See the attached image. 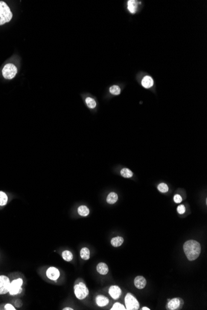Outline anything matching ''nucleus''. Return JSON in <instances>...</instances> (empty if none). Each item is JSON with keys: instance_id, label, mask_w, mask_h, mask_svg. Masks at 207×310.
I'll list each match as a JSON object with an SVG mask.
<instances>
[{"instance_id": "obj_1", "label": "nucleus", "mask_w": 207, "mask_h": 310, "mask_svg": "<svg viewBox=\"0 0 207 310\" xmlns=\"http://www.w3.org/2000/svg\"><path fill=\"white\" fill-rule=\"evenodd\" d=\"M183 248L187 258L190 261L197 259L201 253L200 244L194 240L187 241L183 245Z\"/></svg>"}, {"instance_id": "obj_2", "label": "nucleus", "mask_w": 207, "mask_h": 310, "mask_svg": "<svg viewBox=\"0 0 207 310\" xmlns=\"http://www.w3.org/2000/svg\"><path fill=\"white\" fill-rule=\"evenodd\" d=\"M13 17V13L9 6L4 2H0V26L9 22Z\"/></svg>"}, {"instance_id": "obj_3", "label": "nucleus", "mask_w": 207, "mask_h": 310, "mask_svg": "<svg viewBox=\"0 0 207 310\" xmlns=\"http://www.w3.org/2000/svg\"><path fill=\"white\" fill-rule=\"evenodd\" d=\"M74 293L78 299L83 300L87 297L89 290L83 282H79L74 286Z\"/></svg>"}, {"instance_id": "obj_4", "label": "nucleus", "mask_w": 207, "mask_h": 310, "mask_svg": "<svg viewBox=\"0 0 207 310\" xmlns=\"http://www.w3.org/2000/svg\"><path fill=\"white\" fill-rule=\"evenodd\" d=\"M125 303L126 309L128 310H137L140 308L139 302L136 298L130 293H128L125 298Z\"/></svg>"}, {"instance_id": "obj_5", "label": "nucleus", "mask_w": 207, "mask_h": 310, "mask_svg": "<svg viewBox=\"0 0 207 310\" xmlns=\"http://www.w3.org/2000/svg\"><path fill=\"white\" fill-rule=\"evenodd\" d=\"M17 68L11 63H8L6 64L2 70V74L3 77L6 79H12L14 78L17 74Z\"/></svg>"}, {"instance_id": "obj_6", "label": "nucleus", "mask_w": 207, "mask_h": 310, "mask_svg": "<svg viewBox=\"0 0 207 310\" xmlns=\"http://www.w3.org/2000/svg\"><path fill=\"white\" fill-rule=\"evenodd\" d=\"M23 280L22 279L19 278L13 280L9 285V293L11 295H17L22 292L21 286L22 285Z\"/></svg>"}, {"instance_id": "obj_7", "label": "nucleus", "mask_w": 207, "mask_h": 310, "mask_svg": "<svg viewBox=\"0 0 207 310\" xmlns=\"http://www.w3.org/2000/svg\"><path fill=\"white\" fill-rule=\"evenodd\" d=\"M9 279L4 275L0 276V295H5L9 293L10 285Z\"/></svg>"}, {"instance_id": "obj_8", "label": "nucleus", "mask_w": 207, "mask_h": 310, "mask_svg": "<svg viewBox=\"0 0 207 310\" xmlns=\"http://www.w3.org/2000/svg\"><path fill=\"white\" fill-rule=\"evenodd\" d=\"M183 304V301L180 298H174L171 300L168 305L167 309L169 310H176L180 308Z\"/></svg>"}, {"instance_id": "obj_9", "label": "nucleus", "mask_w": 207, "mask_h": 310, "mask_svg": "<svg viewBox=\"0 0 207 310\" xmlns=\"http://www.w3.org/2000/svg\"><path fill=\"white\" fill-rule=\"evenodd\" d=\"M46 276L52 280H57L60 276L59 270L55 267H50L46 272Z\"/></svg>"}, {"instance_id": "obj_10", "label": "nucleus", "mask_w": 207, "mask_h": 310, "mask_svg": "<svg viewBox=\"0 0 207 310\" xmlns=\"http://www.w3.org/2000/svg\"><path fill=\"white\" fill-rule=\"evenodd\" d=\"M109 294L113 299L117 300L121 296L122 290L119 286L112 285L109 289Z\"/></svg>"}, {"instance_id": "obj_11", "label": "nucleus", "mask_w": 207, "mask_h": 310, "mask_svg": "<svg viewBox=\"0 0 207 310\" xmlns=\"http://www.w3.org/2000/svg\"><path fill=\"white\" fill-rule=\"evenodd\" d=\"M134 284L139 289H143L146 285V280L143 276H137L134 280Z\"/></svg>"}, {"instance_id": "obj_12", "label": "nucleus", "mask_w": 207, "mask_h": 310, "mask_svg": "<svg viewBox=\"0 0 207 310\" xmlns=\"http://www.w3.org/2000/svg\"><path fill=\"white\" fill-rule=\"evenodd\" d=\"M96 302L99 306L104 307L109 304V300L107 297H106L104 295H99L96 298Z\"/></svg>"}, {"instance_id": "obj_13", "label": "nucleus", "mask_w": 207, "mask_h": 310, "mask_svg": "<svg viewBox=\"0 0 207 310\" xmlns=\"http://www.w3.org/2000/svg\"><path fill=\"white\" fill-rule=\"evenodd\" d=\"M97 271L101 275H105L109 272V268L107 265L104 262H100L97 265Z\"/></svg>"}, {"instance_id": "obj_14", "label": "nucleus", "mask_w": 207, "mask_h": 310, "mask_svg": "<svg viewBox=\"0 0 207 310\" xmlns=\"http://www.w3.org/2000/svg\"><path fill=\"white\" fill-rule=\"evenodd\" d=\"M124 238L121 236H116V237H114L113 238H112L111 240V245L113 247H120L122 243H124Z\"/></svg>"}, {"instance_id": "obj_15", "label": "nucleus", "mask_w": 207, "mask_h": 310, "mask_svg": "<svg viewBox=\"0 0 207 310\" xmlns=\"http://www.w3.org/2000/svg\"><path fill=\"white\" fill-rule=\"evenodd\" d=\"M118 200V196L117 194L114 193L112 192L109 194V195L107 197V203L110 204H113L116 203Z\"/></svg>"}, {"instance_id": "obj_16", "label": "nucleus", "mask_w": 207, "mask_h": 310, "mask_svg": "<svg viewBox=\"0 0 207 310\" xmlns=\"http://www.w3.org/2000/svg\"><path fill=\"white\" fill-rule=\"evenodd\" d=\"M142 84L145 88H150L153 85V80L150 76H145L142 80Z\"/></svg>"}, {"instance_id": "obj_17", "label": "nucleus", "mask_w": 207, "mask_h": 310, "mask_svg": "<svg viewBox=\"0 0 207 310\" xmlns=\"http://www.w3.org/2000/svg\"><path fill=\"white\" fill-rule=\"evenodd\" d=\"M80 256L84 260H88L90 258V251L86 248H83L80 251Z\"/></svg>"}, {"instance_id": "obj_18", "label": "nucleus", "mask_w": 207, "mask_h": 310, "mask_svg": "<svg viewBox=\"0 0 207 310\" xmlns=\"http://www.w3.org/2000/svg\"><path fill=\"white\" fill-rule=\"evenodd\" d=\"M61 255H62L63 259L67 262H70V261H72V259L73 258V255L72 253L68 250L63 251Z\"/></svg>"}, {"instance_id": "obj_19", "label": "nucleus", "mask_w": 207, "mask_h": 310, "mask_svg": "<svg viewBox=\"0 0 207 310\" xmlns=\"http://www.w3.org/2000/svg\"><path fill=\"white\" fill-rule=\"evenodd\" d=\"M78 214L83 217H86L89 214V209L86 206H81L78 209Z\"/></svg>"}, {"instance_id": "obj_20", "label": "nucleus", "mask_w": 207, "mask_h": 310, "mask_svg": "<svg viewBox=\"0 0 207 310\" xmlns=\"http://www.w3.org/2000/svg\"><path fill=\"white\" fill-rule=\"evenodd\" d=\"M8 203V196L6 193L3 191H0V206H3Z\"/></svg>"}, {"instance_id": "obj_21", "label": "nucleus", "mask_w": 207, "mask_h": 310, "mask_svg": "<svg viewBox=\"0 0 207 310\" xmlns=\"http://www.w3.org/2000/svg\"><path fill=\"white\" fill-rule=\"evenodd\" d=\"M120 174L124 178H129L133 176L132 171L128 168H123L120 171Z\"/></svg>"}, {"instance_id": "obj_22", "label": "nucleus", "mask_w": 207, "mask_h": 310, "mask_svg": "<svg viewBox=\"0 0 207 310\" xmlns=\"http://www.w3.org/2000/svg\"><path fill=\"white\" fill-rule=\"evenodd\" d=\"M128 9L131 13H135L136 10V2L133 1V0H130L128 2Z\"/></svg>"}, {"instance_id": "obj_23", "label": "nucleus", "mask_w": 207, "mask_h": 310, "mask_svg": "<svg viewBox=\"0 0 207 310\" xmlns=\"http://www.w3.org/2000/svg\"><path fill=\"white\" fill-rule=\"evenodd\" d=\"M86 102L87 105V106L90 108H94L96 106V101L91 97H87L86 99Z\"/></svg>"}, {"instance_id": "obj_24", "label": "nucleus", "mask_w": 207, "mask_h": 310, "mask_svg": "<svg viewBox=\"0 0 207 310\" xmlns=\"http://www.w3.org/2000/svg\"><path fill=\"white\" fill-rule=\"evenodd\" d=\"M110 92L115 96H117L120 94V88L117 85H113L110 88Z\"/></svg>"}, {"instance_id": "obj_25", "label": "nucleus", "mask_w": 207, "mask_h": 310, "mask_svg": "<svg viewBox=\"0 0 207 310\" xmlns=\"http://www.w3.org/2000/svg\"><path fill=\"white\" fill-rule=\"evenodd\" d=\"M157 189L158 190L161 192V193H167L169 190V188L168 186V185L165 183H160L158 186H157Z\"/></svg>"}, {"instance_id": "obj_26", "label": "nucleus", "mask_w": 207, "mask_h": 310, "mask_svg": "<svg viewBox=\"0 0 207 310\" xmlns=\"http://www.w3.org/2000/svg\"><path fill=\"white\" fill-rule=\"evenodd\" d=\"M110 309L111 310H125L126 309H125V307L121 303H116L113 304V306L112 307V308Z\"/></svg>"}, {"instance_id": "obj_27", "label": "nucleus", "mask_w": 207, "mask_h": 310, "mask_svg": "<svg viewBox=\"0 0 207 310\" xmlns=\"http://www.w3.org/2000/svg\"><path fill=\"white\" fill-rule=\"evenodd\" d=\"M177 212L179 214H184L186 212V207L183 205H180L177 207Z\"/></svg>"}, {"instance_id": "obj_28", "label": "nucleus", "mask_w": 207, "mask_h": 310, "mask_svg": "<svg viewBox=\"0 0 207 310\" xmlns=\"http://www.w3.org/2000/svg\"><path fill=\"white\" fill-rule=\"evenodd\" d=\"M174 201L176 203H180L182 201V198L180 195L176 194L174 197Z\"/></svg>"}, {"instance_id": "obj_29", "label": "nucleus", "mask_w": 207, "mask_h": 310, "mask_svg": "<svg viewBox=\"0 0 207 310\" xmlns=\"http://www.w3.org/2000/svg\"><path fill=\"white\" fill-rule=\"evenodd\" d=\"M5 309L6 310H16V309L15 308L14 306H13L11 304H9V303H7L5 306Z\"/></svg>"}, {"instance_id": "obj_30", "label": "nucleus", "mask_w": 207, "mask_h": 310, "mask_svg": "<svg viewBox=\"0 0 207 310\" xmlns=\"http://www.w3.org/2000/svg\"><path fill=\"white\" fill-rule=\"evenodd\" d=\"M19 304H20V305H22V303L21 300H19V299H17V300L15 301V305H16V306L17 307H18V308L20 307V306Z\"/></svg>"}, {"instance_id": "obj_31", "label": "nucleus", "mask_w": 207, "mask_h": 310, "mask_svg": "<svg viewBox=\"0 0 207 310\" xmlns=\"http://www.w3.org/2000/svg\"><path fill=\"white\" fill-rule=\"evenodd\" d=\"M63 309V310H73V308H69V307L64 308Z\"/></svg>"}, {"instance_id": "obj_32", "label": "nucleus", "mask_w": 207, "mask_h": 310, "mask_svg": "<svg viewBox=\"0 0 207 310\" xmlns=\"http://www.w3.org/2000/svg\"><path fill=\"white\" fill-rule=\"evenodd\" d=\"M142 309H143V310H150V308H147V307H143V308H142Z\"/></svg>"}]
</instances>
